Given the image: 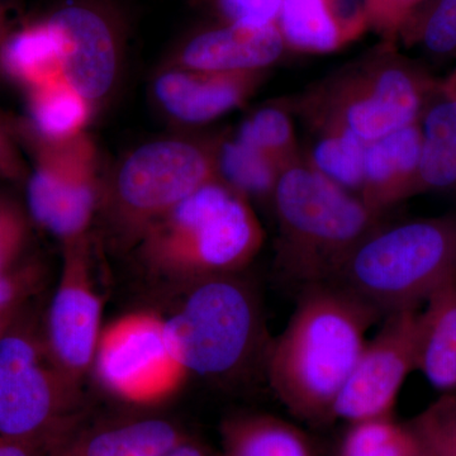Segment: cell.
Instances as JSON below:
<instances>
[{"label":"cell","mask_w":456,"mask_h":456,"mask_svg":"<svg viewBox=\"0 0 456 456\" xmlns=\"http://www.w3.org/2000/svg\"><path fill=\"white\" fill-rule=\"evenodd\" d=\"M382 316L330 283L302 289L296 310L265 355L270 387L297 419L331 421L336 399Z\"/></svg>","instance_id":"1"},{"label":"cell","mask_w":456,"mask_h":456,"mask_svg":"<svg viewBox=\"0 0 456 456\" xmlns=\"http://www.w3.org/2000/svg\"><path fill=\"white\" fill-rule=\"evenodd\" d=\"M250 200L220 178L191 193L141 233V259L156 274L191 281L236 274L263 248Z\"/></svg>","instance_id":"2"},{"label":"cell","mask_w":456,"mask_h":456,"mask_svg":"<svg viewBox=\"0 0 456 456\" xmlns=\"http://www.w3.org/2000/svg\"><path fill=\"white\" fill-rule=\"evenodd\" d=\"M277 260L284 277L308 287L330 283L382 216L302 159L279 176L272 198Z\"/></svg>","instance_id":"3"},{"label":"cell","mask_w":456,"mask_h":456,"mask_svg":"<svg viewBox=\"0 0 456 456\" xmlns=\"http://www.w3.org/2000/svg\"><path fill=\"white\" fill-rule=\"evenodd\" d=\"M456 281V217L417 218L375 228L330 284L353 294L380 316L419 308Z\"/></svg>","instance_id":"4"},{"label":"cell","mask_w":456,"mask_h":456,"mask_svg":"<svg viewBox=\"0 0 456 456\" xmlns=\"http://www.w3.org/2000/svg\"><path fill=\"white\" fill-rule=\"evenodd\" d=\"M437 79L382 42L296 102L308 126L336 125L365 143L419 122Z\"/></svg>","instance_id":"5"},{"label":"cell","mask_w":456,"mask_h":456,"mask_svg":"<svg viewBox=\"0 0 456 456\" xmlns=\"http://www.w3.org/2000/svg\"><path fill=\"white\" fill-rule=\"evenodd\" d=\"M191 284L182 305L164 318L171 355L189 374L232 377L260 349L263 321L256 296L235 274Z\"/></svg>","instance_id":"6"},{"label":"cell","mask_w":456,"mask_h":456,"mask_svg":"<svg viewBox=\"0 0 456 456\" xmlns=\"http://www.w3.org/2000/svg\"><path fill=\"white\" fill-rule=\"evenodd\" d=\"M218 178L216 140L167 137L128 152L106 193L117 224L136 241L150 224Z\"/></svg>","instance_id":"7"},{"label":"cell","mask_w":456,"mask_h":456,"mask_svg":"<svg viewBox=\"0 0 456 456\" xmlns=\"http://www.w3.org/2000/svg\"><path fill=\"white\" fill-rule=\"evenodd\" d=\"M75 382L49 349L9 327L0 336V436L49 452L68 437Z\"/></svg>","instance_id":"8"},{"label":"cell","mask_w":456,"mask_h":456,"mask_svg":"<svg viewBox=\"0 0 456 456\" xmlns=\"http://www.w3.org/2000/svg\"><path fill=\"white\" fill-rule=\"evenodd\" d=\"M98 150L88 132L64 141L36 137V165L27 183L33 220L64 242L88 235L101 202Z\"/></svg>","instance_id":"9"},{"label":"cell","mask_w":456,"mask_h":456,"mask_svg":"<svg viewBox=\"0 0 456 456\" xmlns=\"http://www.w3.org/2000/svg\"><path fill=\"white\" fill-rule=\"evenodd\" d=\"M93 367L103 388L134 404L160 403L189 375L171 355L164 318L147 312L125 314L102 329Z\"/></svg>","instance_id":"10"},{"label":"cell","mask_w":456,"mask_h":456,"mask_svg":"<svg viewBox=\"0 0 456 456\" xmlns=\"http://www.w3.org/2000/svg\"><path fill=\"white\" fill-rule=\"evenodd\" d=\"M419 312L411 308L387 314L336 399L332 419L353 424L393 416L402 387L416 370Z\"/></svg>","instance_id":"11"},{"label":"cell","mask_w":456,"mask_h":456,"mask_svg":"<svg viewBox=\"0 0 456 456\" xmlns=\"http://www.w3.org/2000/svg\"><path fill=\"white\" fill-rule=\"evenodd\" d=\"M60 44L61 74L97 108L112 92L121 68V25L94 0H71L46 18Z\"/></svg>","instance_id":"12"},{"label":"cell","mask_w":456,"mask_h":456,"mask_svg":"<svg viewBox=\"0 0 456 456\" xmlns=\"http://www.w3.org/2000/svg\"><path fill=\"white\" fill-rule=\"evenodd\" d=\"M61 277L47 321V349L73 382L94 362L102 329V299L90 272L88 235L64 242Z\"/></svg>","instance_id":"13"},{"label":"cell","mask_w":456,"mask_h":456,"mask_svg":"<svg viewBox=\"0 0 456 456\" xmlns=\"http://www.w3.org/2000/svg\"><path fill=\"white\" fill-rule=\"evenodd\" d=\"M268 71L218 74L163 65L152 79V99L170 121L202 126L241 107Z\"/></svg>","instance_id":"14"},{"label":"cell","mask_w":456,"mask_h":456,"mask_svg":"<svg viewBox=\"0 0 456 456\" xmlns=\"http://www.w3.org/2000/svg\"><path fill=\"white\" fill-rule=\"evenodd\" d=\"M287 50L277 25L217 22L191 33L165 65L206 73H255L268 71Z\"/></svg>","instance_id":"15"},{"label":"cell","mask_w":456,"mask_h":456,"mask_svg":"<svg viewBox=\"0 0 456 456\" xmlns=\"http://www.w3.org/2000/svg\"><path fill=\"white\" fill-rule=\"evenodd\" d=\"M277 26L288 50L335 53L369 28L367 0H284Z\"/></svg>","instance_id":"16"},{"label":"cell","mask_w":456,"mask_h":456,"mask_svg":"<svg viewBox=\"0 0 456 456\" xmlns=\"http://www.w3.org/2000/svg\"><path fill=\"white\" fill-rule=\"evenodd\" d=\"M422 141L421 125L416 122L367 143L359 198L371 211L383 216L397 204L419 194Z\"/></svg>","instance_id":"17"},{"label":"cell","mask_w":456,"mask_h":456,"mask_svg":"<svg viewBox=\"0 0 456 456\" xmlns=\"http://www.w3.org/2000/svg\"><path fill=\"white\" fill-rule=\"evenodd\" d=\"M419 312L416 370L436 391L456 392V281L441 288Z\"/></svg>","instance_id":"18"},{"label":"cell","mask_w":456,"mask_h":456,"mask_svg":"<svg viewBox=\"0 0 456 456\" xmlns=\"http://www.w3.org/2000/svg\"><path fill=\"white\" fill-rule=\"evenodd\" d=\"M187 437L171 422L146 419L86 435L73 446L60 444L51 456H165Z\"/></svg>","instance_id":"19"},{"label":"cell","mask_w":456,"mask_h":456,"mask_svg":"<svg viewBox=\"0 0 456 456\" xmlns=\"http://www.w3.org/2000/svg\"><path fill=\"white\" fill-rule=\"evenodd\" d=\"M222 456H318L292 422L272 415L232 417L222 425Z\"/></svg>","instance_id":"20"},{"label":"cell","mask_w":456,"mask_h":456,"mask_svg":"<svg viewBox=\"0 0 456 456\" xmlns=\"http://www.w3.org/2000/svg\"><path fill=\"white\" fill-rule=\"evenodd\" d=\"M0 61L28 89L62 79L59 40L47 20L7 36L0 47Z\"/></svg>","instance_id":"21"},{"label":"cell","mask_w":456,"mask_h":456,"mask_svg":"<svg viewBox=\"0 0 456 456\" xmlns=\"http://www.w3.org/2000/svg\"><path fill=\"white\" fill-rule=\"evenodd\" d=\"M94 107L64 79L29 89V113L36 137L73 139L86 132Z\"/></svg>","instance_id":"22"},{"label":"cell","mask_w":456,"mask_h":456,"mask_svg":"<svg viewBox=\"0 0 456 456\" xmlns=\"http://www.w3.org/2000/svg\"><path fill=\"white\" fill-rule=\"evenodd\" d=\"M310 127L314 140L305 161L326 178L359 197L364 179L367 143L340 126Z\"/></svg>","instance_id":"23"},{"label":"cell","mask_w":456,"mask_h":456,"mask_svg":"<svg viewBox=\"0 0 456 456\" xmlns=\"http://www.w3.org/2000/svg\"><path fill=\"white\" fill-rule=\"evenodd\" d=\"M218 176L248 200L272 202L281 170L268 155L232 139L216 140Z\"/></svg>","instance_id":"24"},{"label":"cell","mask_w":456,"mask_h":456,"mask_svg":"<svg viewBox=\"0 0 456 456\" xmlns=\"http://www.w3.org/2000/svg\"><path fill=\"white\" fill-rule=\"evenodd\" d=\"M422 452L410 425L383 416L353 422L341 441L338 456H419Z\"/></svg>","instance_id":"25"},{"label":"cell","mask_w":456,"mask_h":456,"mask_svg":"<svg viewBox=\"0 0 456 456\" xmlns=\"http://www.w3.org/2000/svg\"><path fill=\"white\" fill-rule=\"evenodd\" d=\"M235 137L268 155L283 171L303 159L289 112L279 104L261 107L251 113Z\"/></svg>","instance_id":"26"},{"label":"cell","mask_w":456,"mask_h":456,"mask_svg":"<svg viewBox=\"0 0 456 456\" xmlns=\"http://www.w3.org/2000/svg\"><path fill=\"white\" fill-rule=\"evenodd\" d=\"M428 53L446 56L456 50V0H426L401 35Z\"/></svg>","instance_id":"27"},{"label":"cell","mask_w":456,"mask_h":456,"mask_svg":"<svg viewBox=\"0 0 456 456\" xmlns=\"http://www.w3.org/2000/svg\"><path fill=\"white\" fill-rule=\"evenodd\" d=\"M424 139L439 146L456 161V70L446 79L437 80L422 110Z\"/></svg>","instance_id":"28"},{"label":"cell","mask_w":456,"mask_h":456,"mask_svg":"<svg viewBox=\"0 0 456 456\" xmlns=\"http://www.w3.org/2000/svg\"><path fill=\"white\" fill-rule=\"evenodd\" d=\"M410 426L426 455H456V392L444 395Z\"/></svg>","instance_id":"29"},{"label":"cell","mask_w":456,"mask_h":456,"mask_svg":"<svg viewBox=\"0 0 456 456\" xmlns=\"http://www.w3.org/2000/svg\"><path fill=\"white\" fill-rule=\"evenodd\" d=\"M208 7L218 22L248 26L277 25L284 0H198Z\"/></svg>","instance_id":"30"},{"label":"cell","mask_w":456,"mask_h":456,"mask_svg":"<svg viewBox=\"0 0 456 456\" xmlns=\"http://www.w3.org/2000/svg\"><path fill=\"white\" fill-rule=\"evenodd\" d=\"M426 0H367L369 28L382 37V42L395 45L411 18Z\"/></svg>","instance_id":"31"},{"label":"cell","mask_w":456,"mask_h":456,"mask_svg":"<svg viewBox=\"0 0 456 456\" xmlns=\"http://www.w3.org/2000/svg\"><path fill=\"white\" fill-rule=\"evenodd\" d=\"M26 241L25 215L16 204L0 198V278L16 269Z\"/></svg>","instance_id":"32"},{"label":"cell","mask_w":456,"mask_h":456,"mask_svg":"<svg viewBox=\"0 0 456 456\" xmlns=\"http://www.w3.org/2000/svg\"><path fill=\"white\" fill-rule=\"evenodd\" d=\"M38 278L37 270L31 266L16 268L0 278V310L17 308L36 289Z\"/></svg>","instance_id":"33"},{"label":"cell","mask_w":456,"mask_h":456,"mask_svg":"<svg viewBox=\"0 0 456 456\" xmlns=\"http://www.w3.org/2000/svg\"><path fill=\"white\" fill-rule=\"evenodd\" d=\"M23 174L25 167L18 155L16 146L0 122V176L16 180L22 178Z\"/></svg>","instance_id":"34"},{"label":"cell","mask_w":456,"mask_h":456,"mask_svg":"<svg viewBox=\"0 0 456 456\" xmlns=\"http://www.w3.org/2000/svg\"><path fill=\"white\" fill-rule=\"evenodd\" d=\"M42 452L29 444L0 436V456H41Z\"/></svg>","instance_id":"35"},{"label":"cell","mask_w":456,"mask_h":456,"mask_svg":"<svg viewBox=\"0 0 456 456\" xmlns=\"http://www.w3.org/2000/svg\"><path fill=\"white\" fill-rule=\"evenodd\" d=\"M165 456H209L208 452L191 440L183 441L175 449L171 450L169 454Z\"/></svg>","instance_id":"36"},{"label":"cell","mask_w":456,"mask_h":456,"mask_svg":"<svg viewBox=\"0 0 456 456\" xmlns=\"http://www.w3.org/2000/svg\"><path fill=\"white\" fill-rule=\"evenodd\" d=\"M17 308H8V310H0V336L4 334L5 331L12 326L13 322L14 314H16Z\"/></svg>","instance_id":"37"},{"label":"cell","mask_w":456,"mask_h":456,"mask_svg":"<svg viewBox=\"0 0 456 456\" xmlns=\"http://www.w3.org/2000/svg\"><path fill=\"white\" fill-rule=\"evenodd\" d=\"M5 38H7V33H5L4 20H3L2 12H0V47L4 44Z\"/></svg>","instance_id":"38"},{"label":"cell","mask_w":456,"mask_h":456,"mask_svg":"<svg viewBox=\"0 0 456 456\" xmlns=\"http://www.w3.org/2000/svg\"><path fill=\"white\" fill-rule=\"evenodd\" d=\"M419 456H428V455H426V454H425V452H422V454H421V455H419Z\"/></svg>","instance_id":"39"},{"label":"cell","mask_w":456,"mask_h":456,"mask_svg":"<svg viewBox=\"0 0 456 456\" xmlns=\"http://www.w3.org/2000/svg\"><path fill=\"white\" fill-rule=\"evenodd\" d=\"M449 456H456V455H449Z\"/></svg>","instance_id":"40"}]
</instances>
